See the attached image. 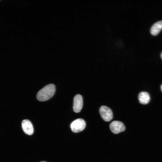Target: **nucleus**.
Segmentation results:
<instances>
[{
    "mask_svg": "<svg viewBox=\"0 0 162 162\" xmlns=\"http://www.w3.org/2000/svg\"><path fill=\"white\" fill-rule=\"evenodd\" d=\"M55 91V86L53 84L47 85L38 92L37 98L38 100L41 101L48 100L53 96Z\"/></svg>",
    "mask_w": 162,
    "mask_h": 162,
    "instance_id": "obj_1",
    "label": "nucleus"
},
{
    "mask_svg": "<svg viewBox=\"0 0 162 162\" xmlns=\"http://www.w3.org/2000/svg\"><path fill=\"white\" fill-rule=\"evenodd\" d=\"M86 126V122L82 118H78L74 120L70 125L72 131L74 133L82 131L84 130Z\"/></svg>",
    "mask_w": 162,
    "mask_h": 162,
    "instance_id": "obj_2",
    "label": "nucleus"
},
{
    "mask_svg": "<svg viewBox=\"0 0 162 162\" xmlns=\"http://www.w3.org/2000/svg\"><path fill=\"white\" fill-rule=\"evenodd\" d=\"M99 112L102 118L106 122L110 121L113 118V113L112 110L106 106H101L100 108Z\"/></svg>",
    "mask_w": 162,
    "mask_h": 162,
    "instance_id": "obj_3",
    "label": "nucleus"
},
{
    "mask_svg": "<svg viewBox=\"0 0 162 162\" xmlns=\"http://www.w3.org/2000/svg\"><path fill=\"white\" fill-rule=\"evenodd\" d=\"M110 128L111 131L115 134H117L124 131L125 128L122 122L117 121L112 122L110 124Z\"/></svg>",
    "mask_w": 162,
    "mask_h": 162,
    "instance_id": "obj_4",
    "label": "nucleus"
},
{
    "mask_svg": "<svg viewBox=\"0 0 162 162\" xmlns=\"http://www.w3.org/2000/svg\"><path fill=\"white\" fill-rule=\"evenodd\" d=\"M83 105V98L82 95L77 94L75 96L74 100L73 110L76 113L80 112L82 109Z\"/></svg>",
    "mask_w": 162,
    "mask_h": 162,
    "instance_id": "obj_5",
    "label": "nucleus"
},
{
    "mask_svg": "<svg viewBox=\"0 0 162 162\" xmlns=\"http://www.w3.org/2000/svg\"><path fill=\"white\" fill-rule=\"evenodd\" d=\"M22 127L24 132L26 134L30 135L33 134V127L32 123L28 120H23L22 122Z\"/></svg>",
    "mask_w": 162,
    "mask_h": 162,
    "instance_id": "obj_6",
    "label": "nucleus"
},
{
    "mask_svg": "<svg viewBox=\"0 0 162 162\" xmlns=\"http://www.w3.org/2000/svg\"><path fill=\"white\" fill-rule=\"evenodd\" d=\"M162 29V21H159L154 23L150 29V33L153 35H157Z\"/></svg>",
    "mask_w": 162,
    "mask_h": 162,
    "instance_id": "obj_7",
    "label": "nucleus"
},
{
    "mask_svg": "<svg viewBox=\"0 0 162 162\" xmlns=\"http://www.w3.org/2000/svg\"><path fill=\"white\" fill-rule=\"evenodd\" d=\"M138 99L141 104H146L148 103L150 98L149 94L147 92H142L139 94Z\"/></svg>",
    "mask_w": 162,
    "mask_h": 162,
    "instance_id": "obj_8",
    "label": "nucleus"
},
{
    "mask_svg": "<svg viewBox=\"0 0 162 162\" xmlns=\"http://www.w3.org/2000/svg\"><path fill=\"white\" fill-rule=\"evenodd\" d=\"M160 56H161V58L162 59V52H161V55H160Z\"/></svg>",
    "mask_w": 162,
    "mask_h": 162,
    "instance_id": "obj_9",
    "label": "nucleus"
},
{
    "mask_svg": "<svg viewBox=\"0 0 162 162\" xmlns=\"http://www.w3.org/2000/svg\"><path fill=\"white\" fill-rule=\"evenodd\" d=\"M161 90L162 91V85H161Z\"/></svg>",
    "mask_w": 162,
    "mask_h": 162,
    "instance_id": "obj_10",
    "label": "nucleus"
},
{
    "mask_svg": "<svg viewBox=\"0 0 162 162\" xmlns=\"http://www.w3.org/2000/svg\"><path fill=\"white\" fill-rule=\"evenodd\" d=\"M40 162H47L45 161H41Z\"/></svg>",
    "mask_w": 162,
    "mask_h": 162,
    "instance_id": "obj_11",
    "label": "nucleus"
}]
</instances>
